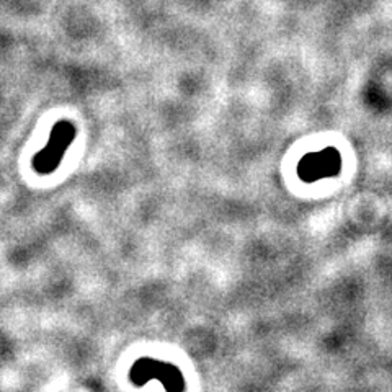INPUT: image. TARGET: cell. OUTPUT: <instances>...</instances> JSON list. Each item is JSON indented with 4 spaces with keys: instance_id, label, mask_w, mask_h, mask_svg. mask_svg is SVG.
<instances>
[{
    "instance_id": "1",
    "label": "cell",
    "mask_w": 392,
    "mask_h": 392,
    "mask_svg": "<svg viewBox=\"0 0 392 392\" xmlns=\"http://www.w3.org/2000/svg\"><path fill=\"white\" fill-rule=\"evenodd\" d=\"M76 135L77 129L71 122L62 119V122L56 123L49 139H47V144L33 157V170L40 175L53 174L59 167V163L62 162L64 154L71 148Z\"/></svg>"
},
{
    "instance_id": "2",
    "label": "cell",
    "mask_w": 392,
    "mask_h": 392,
    "mask_svg": "<svg viewBox=\"0 0 392 392\" xmlns=\"http://www.w3.org/2000/svg\"><path fill=\"white\" fill-rule=\"evenodd\" d=\"M132 384L142 386L146 382L161 381L167 392H185V378L175 365L161 360L139 358L129 371Z\"/></svg>"
},
{
    "instance_id": "3",
    "label": "cell",
    "mask_w": 392,
    "mask_h": 392,
    "mask_svg": "<svg viewBox=\"0 0 392 392\" xmlns=\"http://www.w3.org/2000/svg\"><path fill=\"white\" fill-rule=\"evenodd\" d=\"M342 169V157L335 149H324L321 152L308 154L299 162L298 174L304 182L312 183L322 178L335 176Z\"/></svg>"
}]
</instances>
